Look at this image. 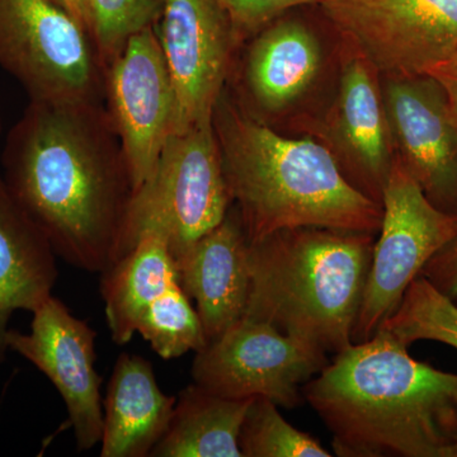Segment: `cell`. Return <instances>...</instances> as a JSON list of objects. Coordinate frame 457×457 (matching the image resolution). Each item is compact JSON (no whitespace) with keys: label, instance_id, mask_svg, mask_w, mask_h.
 I'll return each instance as SVG.
<instances>
[{"label":"cell","instance_id":"obj_1","mask_svg":"<svg viewBox=\"0 0 457 457\" xmlns=\"http://www.w3.org/2000/svg\"><path fill=\"white\" fill-rule=\"evenodd\" d=\"M0 164L57 257L90 273L116 261L134 188L106 104L29 101Z\"/></svg>","mask_w":457,"mask_h":457},{"label":"cell","instance_id":"obj_2","mask_svg":"<svg viewBox=\"0 0 457 457\" xmlns=\"http://www.w3.org/2000/svg\"><path fill=\"white\" fill-rule=\"evenodd\" d=\"M339 457H450L457 374L408 353L385 330L353 343L303 386Z\"/></svg>","mask_w":457,"mask_h":457},{"label":"cell","instance_id":"obj_3","mask_svg":"<svg viewBox=\"0 0 457 457\" xmlns=\"http://www.w3.org/2000/svg\"><path fill=\"white\" fill-rule=\"evenodd\" d=\"M213 128L249 242L303 227L378 233L383 206L352 185L329 147L282 137L224 93L213 111Z\"/></svg>","mask_w":457,"mask_h":457},{"label":"cell","instance_id":"obj_4","mask_svg":"<svg viewBox=\"0 0 457 457\" xmlns=\"http://www.w3.org/2000/svg\"><path fill=\"white\" fill-rule=\"evenodd\" d=\"M374 245L375 234L314 227L249 242L243 318L338 353L352 343Z\"/></svg>","mask_w":457,"mask_h":457},{"label":"cell","instance_id":"obj_5","mask_svg":"<svg viewBox=\"0 0 457 457\" xmlns=\"http://www.w3.org/2000/svg\"><path fill=\"white\" fill-rule=\"evenodd\" d=\"M231 204L213 117L171 132L155 170L132 196L116 261L145 230L161 233L177 260L224 220Z\"/></svg>","mask_w":457,"mask_h":457},{"label":"cell","instance_id":"obj_6","mask_svg":"<svg viewBox=\"0 0 457 457\" xmlns=\"http://www.w3.org/2000/svg\"><path fill=\"white\" fill-rule=\"evenodd\" d=\"M0 68L29 101L106 104L92 36L50 0H0Z\"/></svg>","mask_w":457,"mask_h":457},{"label":"cell","instance_id":"obj_7","mask_svg":"<svg viewBox=\"0 0 457 457\" xmlns=\"http://www.w3.org/2000/svg\"><path fill=\"white\" fill-rule=\"evenodd\" d=\"M381 218L352 342L368 341L398 309L427 262L457 236V216L426 196L398 158L381 194Z\"/></svg>","mask_w":457,"mask_h":457},{"label":"cell","instance_id":"obj_8","mask_svg":"<svg viewBox=\"0 0 457 457\" xmlns=\"http://www.w3.org/2000/svg\"><path fill=\"white\" fill-rule=\"evenodd\" d=\"M327 363V353L308 343L242 318L196 352L191 376L197 386L222 398H266L293 409Z\"/></svg>","mask_w":457,"mask_h":457},{"label":"cell","instance_id":"obj_9","mask_svg":"<svg viewBox=\"0 0 457 457\" xmlns=\"http://www.w3.org/2000/svg\"><path fill=\"white\" fill-rule=\"evenodd\" d=\"M318 5L386 77L428 75L457 49V0H320Z\"/></svg>","mask_w":457,"mask_h":457},{"label":"cell","instance_id":"obj_10","mask_svg":"<svg viewBox=\"0 0 457 457\" xmlns=\"http://www.w3.org/2000/svg\"><path fill=\"white\" fill-rule=\"evenodd\" d=\"M104 101L134 194L155 170L176 117V96L156 26L132 35L104 71Z\"/></svg>","mask_w":457,"mask_h":457},{"label":"cell","instance_id":"obj_11","mask_svg":"<svg viewBox=\"0 0 457 457\" xmlns=\"http://www.w3.org/2000/svg\"><path fill=\"white\" fill-rule=\"evenodd\" d=\"M156 32L176 96L173 132L212 119L237 41L220 0H163Z\"/></svg>","mask_w":457,"mask_h":457},{"label":"cell","instance_id":"obj_12","mask_svg":"<svg viewBox=\"0 0 457 457\" xmlns=\"http://www.w3.org/2000/svg\"><path fill=\"white\" fill-rule=\"evenodd\" d=\"M31 330L8 329L9 351L31 362L56 387L68 411L78 451L97 446L104 428L102 378L96 370L97 333L50 296L32 312Z\"/></svg>","mask_w":457,"mask_h":457},{"label":"cell","instance_id":"obj_13","mask_svg":"<svg viewBox=\"0 0 457 457\" xmlns=\"http://www.w3.org/2000/svg\"><path fill=\"white\" fill-rule=\"evenodd\" d=\"M381 95L396 158L435 206L457 216V126L441 83L387 77Z\"/></svg>","mask_w":457,"mask_h":457},{"label":"cell","instance_id":"obj_14","mask_svg":"<svg viewBox=\"0 0 457 457\" xmlns=\"http://www.w3.org/2000/svg\"><path fill=\"white\" fill-rule=\"evenodd\" d=\"M328 130L343 173L348 171L347 179L381 204L395 156L381 87L376 82L375 69L362 56L351 57L343 65Z\"/></svg>","mask_w":457,"mask_h":457},{"label":"cell","instance_id":"obj_15","mask_svg":"<svg viewBox=\"0 0 457 457\" xmlns=\"http://www.w3.org/2000/svg\"><path fill=\"white\" fill-rule=\"evenodd\" d=\"M249 240L237 207L176 261L180 287L196 303L207 342L245 315L248 302Z\"/></svg>","mask_w":457,"mask_h":457},{"label":"cell","instance_id":"obj_16","mask_svg":"<svg viewBox=\"0 0 457 457\" xmlns=\"http://www.w3.org/2000/svg\"><path fill=\"white\" fill-rule=\"evenodd\" d=\"M176 396L162 392L152 363L121 353L104 399L101 457H147L167 432Z\"/></svg>","mask_w":457,"mask_h":457},{"label":"cell","instance_id":"obj_17","mask_svg":"<svg viewBox=\"0 0 457 457\" xmlns=\"http://www.w3.org/2000/svg\"><path fill=\"white\" fill-rule=\"evenodd\" d=\"M57 255L40 228L9 194L0 176V363L7 360L8 324L53 296Z\"/></svg>","mask_w":457,"mask_h":457},{"label":"cell","instance_id":"obj_18","mask_svg":"<svg viewBox=\"0 0 457 457\" xmlns=\"http://www.w3.org/2000/svg\"><path fill=\"white\" fill-rule=\"evenodd\" d=\"M320 66V45L311 27L281 16L255 33L249 45L246 89L262 110L278 112L311 88Z\"/></svg>","mask_w":457,"mask_h":457},{"label":"cell","instance_id":"obj_19","mask_svg":"<svg viewBox=\"0 0 457 457\" xmlns=\"http://www.w3.org/2000/svg\"><path fill=\"white\" fill-rule=\"evenodd\" d=\"M107 326L116 345H128L137 333L141 312L179 281L167 239L155 230L137 236L128 253L101 273Z\"/></svg>","mask_w":457,"mask_h":457},{"label":"cell","instance_id":"obj_20","mask_svg":"<svg viewBox=\"0 0 457 457\" xmlns=\"http://www.w3.org/2000/svg\"><path fill=\"white\" fill-rule=\"evenodd\" d=\"M252 399L222 398L196 384L180 390L152 457H242L239 433Z\"/></svg>","mask_w":457,"mask_h":457},{"label":"cell","instance_id":"obj_21","mask_svg":"<svg viewBox=\"0 0 457 457\" xmlns=\"http://www.w3.org/2000/svg\"><path fill=\"white\" fill-rule=\"evenodd\" d=\"M403 345L418 341L444 343L457 350V303L418 276L398 309L378 327Z\"/></svg>","mask_w":457,"mask_h":457},{"label":"cell","instance_id":"obj_22","mask_svg":"<svg viewBox=\"0 0 457 457\" xmlns=\"http://www.w3.org/2000/svg\"><path fill=\"white\" fill-rule=\"evenodd\" d=\"M139 333L159 357L179 359L207 345L200 315L179 282H173L146 306L137 324Z\"/></svg>","mask_w":457,"mask_h":457},{"label":"cell","instance_id":"obj_23","mask_svg":"<svg viewBox=\"0 0 457 457\" xmlns=\"http://www.w3.org/2000/svg\"><path fill=\"white\" fill-rule=\"evenodd\" d=\"M242 457H330L309 433L295 428L266 398H253L239 433Z\"/></svg>","mask_w":457,"mask_h":457},{"label":"cell","instance_id":"obj_24","mask_svg":"<svg viewBox=\"0 0 457 457\" xmlns=\"http://www.w3.org/2000/svg\"><path fill=\"white\" fill-rule=\"evenodd\" d=\"M92 38L106 71L132 35L158 25L163 0H90Z\"/></svg>","mask_w":457,"mask_h":457},{"label":"cell","instance_id":"obj_25","mask_svg":"<svg viewBox=\"0 0 457 457\" xmlns=\"http://www.w3.org/2000/svg\"><path fill=\"white\" fill-rule=\"evenodd\" d=\"M230 18L237 41L255 35L291 9L318 5L320 0H220Z\"/></svg>","mask_w":457,"mask_h":457},{"label":"cell","instance_id":"obj_26","mask_svg":"<svg viewBox=\"0 0 457 457\" xmlns=\"http://www.w3.org/2000/svg\"><path fill=\"white\" fill-rule=\"evenodd\" d=\"M420 276L451 299H457V236L427 262Z\"/></svg>","mask_w":457,"mask_h":457},{"label":"cell","instance_id":"obj_27","mask_svg":"<svg viewBox=\"0 0 457 457\" xmlns=\"http://www.w3.org/2000/svg\"><path fill=\"white\" fill-rule=\"evenodd\" d=\"M50 2L62 8L69 16L73 17L92 36L93 12L90 0H50Z\"/></svg>","mask_w":457,"mask_h":457},{"label":"cell","instance_id":"obj_28","mask_svg":"<svg viewBox=\"0 0 457 457\" xmlns=\"http://www.w3.org/2000/svg\"><path fill=\"white\" fill-rule=\"evenodd\" d=\"M441 83L442 88L446 93L447 102H449L451 114L457 126V79L450 77H435Z\"/></svg>","mask_w":457,"mask_h":457},{"label":"cell","instance_id":"obj_29","mask_svg":"<svg viewBox=\"0 0 457 457\" xmlns=\"http://www.w3.org/2000/svg\"><path fill=\"white\" fill-rule=\"evenodd\" d=\"M428 75H432V77L456 78L457 79V49L455 50V53L446 60V62L436 66Z\"/></svg>","mask_w":457,"mask_h":457},{"label":"cell","instance_id":"obj_30","mask_svg":"<svg viewBox=\"0 0 457 457\" xmlns=\"http://www.w3.org/2000/svg\"><path fill=\"white\" fill-rule=\"evenodd\" d=\"M450 457H457V442L453 445V450H451Z\"/></svg>","mask_w":457,"mask_h":457},{"label":"cell","instance_id":"obj_31","mask_svg":"<svg viewBox=\"0 0 457 457\" xmlns=\"http://www.w3.org/2000/svg\"><path fill=\"white\" fill-rule=\"evenodd\" d=\"M0 130H2V122H0Z\"/></svg>","mask_w":457,"mask_h":457},{"label":"cell","instance_id":"obj_32","mask_svg":"<svg viewBox=\"0 0 457 457\" xmlns=\"http://www.w3.org/2000/svg\"><path fill=\"white\" fill-rule=\"evenodd\" d=\"M455 302L457 303V299L455 300Z\"/></svg>","mask_w":457,"mask_h":457}]
</instances>
